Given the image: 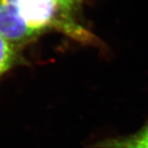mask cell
I'll use <instances>...</instances> for the list:
<instances>
[{
  "label": "cell",
  "mask_w": 148,
  "mask_h": 148,
  "mask_svg": "<svg viewBox=\"0 0 148 148\" xmlns=\"http://www.w3.org/2000/svg\"><path fill=\"white\" fill-rule=\"evenodd\" d=\"M39 33L27 25L16 4L0 0V36L16 49L32 40Z\"/></svg>",
  "instance_id": "cell-1"
},
{
  "label": "cell",
  "mask_w": 148,
  "mask_h": 148,
  "mask_svg": "<svg viewBox=\"0 0 148 148\" xmlns=\"http://www.w3.org/2000/svg\"><path fill=\"white\" fill-rule=\"evenodd\" d=\"M15 4L27 25L38 33L53 22L58 11L48 0H16Z\"/></svg>",
  "instance_id": "cell-2"
},
{
  "label": "cell",
  "mask_w": 148,
  "mask_h": 148,
  "mask_svg": "<svg viewBox=\"0 0 148 148\" xmlns=\"http://www.w3.org/2000/svg\"><path fill=\"white\" fill-rule=\"evenodd\" d=\"M55 6L57 10L66 12L67 14L76 9L80 4L81 0H48Z\"/></svg>",
  "instance_id": "cell-5"
},
{
  "label": "cell",
  "mask_w": 148,
  "mask_h": 148,
  "mask_svg": "<svg viewBox=\"0 0 148 148\" xmlns=\"http://www.w3.org/2000/svg\"><path fill=\"white\" fill-rule=\"evenodd\" d=\"M16 49L0 36V79L16 63Z\"/></svg>",
  "instance_id": "cell-4"
},
{
  "label": "cell",
  "mask_w": 148,
  "mask_h": 148,
  "mask_svg": "<svg viewBox=\"0 0 148 148\" xmlns=\"http://www.w3.org/2000/svg\"><path fill=\"white\" fill-rule=\"evenodd\" d=\"M1 1L4 3H13V4H15L16 2V0H1Z\"/></svg>",
  "instance_id": "cell-6"
},
{
  "label": "cell",
  "mask_w": 148,
  "mask_h": 148,
  "mask_svg": "<svg viewBox=\"0 0 148 148\" xmlns=\"http://www.w3.org/2000/svg\"><path fill=\"white\" fill-rule=\"evenodd\" d=\"M91 148H148V121L138 132L127 136L102 139L93 143Z\"/></svg>",
  "instance_id": "cell-3"
}]
</instances>
